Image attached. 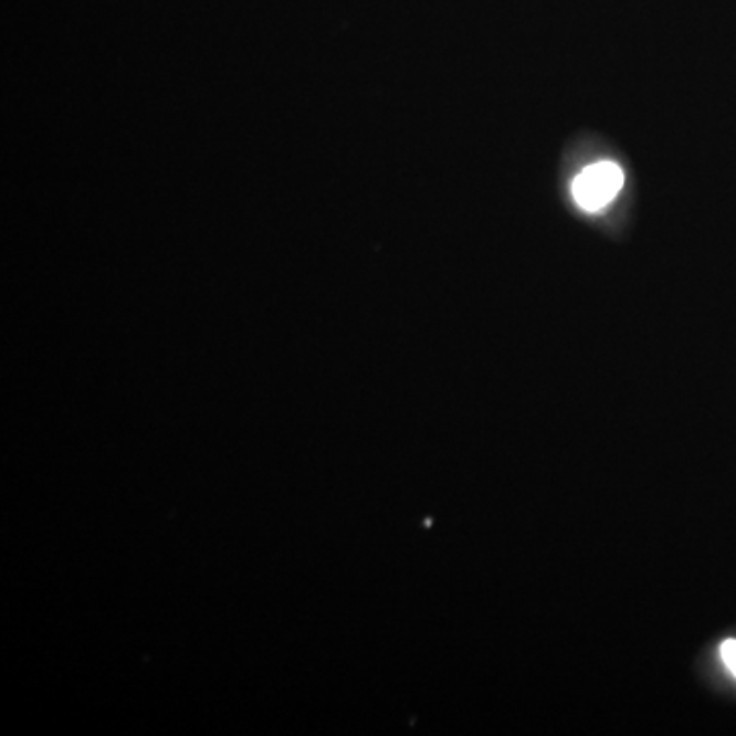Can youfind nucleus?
<instances>
[{
  "label": "nucleus",
  "instance_id": "1",
  "mask_svg": "<svg viewBox=\"0 0 736 736\" xmlns=\"http://www.w3.org/2000/svg\"><path fill=\"white\" fill-rule=\"evenodd\" d=\"M622 189V170L616 164L601 162L586 168L572 185V194L581 207L598 211Z\"/></svg>",
  "mask_w": 736,
  "mask_h": 736
},
{
  "label": "nucleus",
  "instance_id": "2",
  "mask_svg": "<svg viewBox=\"0 0 736 736\" xmlns=\"http://www.w3.org/2000/svg\"><path fill=\"white\" fill-rule=\"evenodd\" d=\"M721 654H723L726 667L730 669L736 675V641H726L721 646Z\"/></svg>",
  "mask_w": 736,
  "mask_h": 736
}]
</instances>
